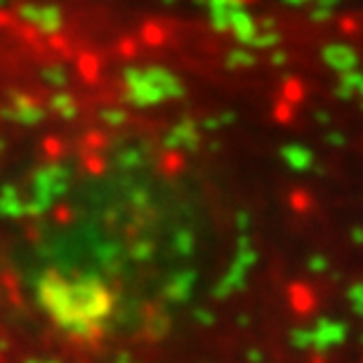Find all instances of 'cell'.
Instances as JSON below:
<instances>
[{
	"label": "cell",
	"instance_id": "1",
	"mask_svg": "<svg viewBox=\"0 0 363 363\" xmlns=\"http://www.w3.org/2000/svg\"><path fill=\"white\" fill-rule=\"evenodd\" d=\"M0 363H363V43L0 0Z\"/></svg>",
	"mask_w": 363,
	"mask_h": 363
}]
</instances>
